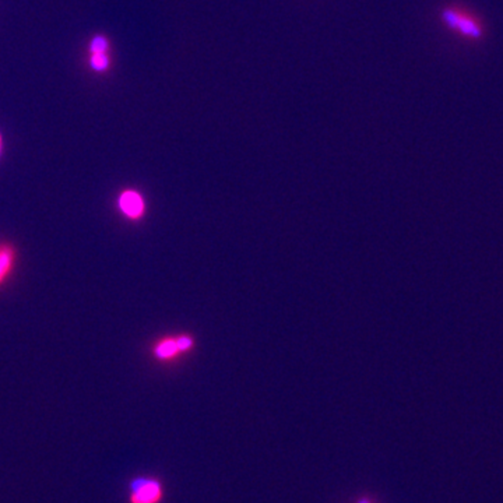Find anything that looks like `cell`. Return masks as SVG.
Wrapping results in <instances>:
<instances>
[{
	"instance_id": "cell-1",
	"label": "cell",
	"mask_w": 503,
	"mask_h": 503,
	"mask_svg": "<svg viewBox=\"0 0 503 503\" xmlns=\"http://www.w3.org/2000/svg\"><path fill=\"white\" fill-rule=\"evenodd\" d=\"M440 22L447 31L467 41L479 42L486 35V26L482 17L460 3L446 5L440 10Z\"/></svg>"
},
{
	"instance_id": "cell-2",
	"label": "cell",
	"mask_w": 503,
	"mask_h": 503,
	"mask_svg": "<svg viewBox=\"0 0 503 503\" xmlns=\"http://www.w3.org/2000/svg\"><path fill=\"white\" fill-rule=\"evenodd\" d=\"M131 503H160L163 486L154 478H136L131 482Z\"/></svg>"
},
{
	"instance_id": "cell-3",
	"label": "cell",
	"mask_w": 503,
	"mask_h": 503,
	"mask_svg": "<svg viewBox=\"0 0 503 503\" xmlns=\"http://www.w3.org/2000/svg\"><path fill=\"white\" fill-rule=\"evenodd\" d=\"M120 208L123 210V213L129 217H139L142 215L143 210H145V204L142 197L135 193V192H124L120 196Z\"/></svg>"
},
{
	"instance_id": "cell-4",
	"label": "cell",
	"mask_w": 503,
	"mask_h": 503,
	"mask_svg": "<svg viewBox=\"0 0 503 503\" xmlns=\"http://www.w3.org/2000/svg\"><path fill=\"white\" fill-rule=\"evenodd\" d=\"M178 349H179V347H178L176 341H165L158 347L157 354L163 358H168V356H172Z\"/></svg>"
},
{
	"instance_id": "cell-5",
	"label": "cell",
	"mask_w": 503,
	"mask_h": 503,
	"mask_svg": "<svg viewBox=\"0 0 503 503\" xmlns=\"http://www.w3.org/2000/svg\"><path fill=\"white\" fill-rule=\"evenodd\" d=\"M91 65L95 70H105L109 65L108 56L105 53H92L91 58Z\"/></svg>"
},
{
	"instance_id": "cell-6",
	"label": "cell",
	"mask_w": 503,
	"mask_h": 503,
	"mask_svg": "<svg viewBox=\"0 0 503 503\" xmlns=\"http://www.w3.org/2000/svg\"><path fill=\"white\" fill-rule=\"evenodd\" d=\"M108 48V41L104 37H97L91 44L92 53H105Z\"/></svg>"
},
{
	"instance_id": "cell-7",
	"label": "cell",
	"mask_w": 503,
	"mask_h": 503,
	"mask_svg": "<svg viewBox=\"0 0 503 503\" xmlns=\"http://www.w3.org/2000/svg\"><path fill=\"white\" fill-rule=\"evenodd\" d=\"M8 267H9V256L2 255V256H0V277L3 276V273L6 272Z\"/></svg>"
},
{
	"instance_id": "cell-8",
	"label": "cell",
	"mask_w": 503,
	"mask_h": 503,
	"mask_svg": "<svg viewBox=\"0 0 503 503\" xmlns=\"http://www.w3.org/2000/svg\"><path fill=\"white\" fill-rule=\"evenodd\" d=\"M178 347H179V349H185V348H189L190 345H192V341L189 340V338H186V337H182V338H179L178 341Z\"/></svg>"
},
{
	"instance_id": "cell-9",
	"label": "cell",
	"mask_w": 503,
	"mask_h": 503,
	"mask_svg": "<svg viewBox=\"0 0 503 503\" xmlns=\"http://www.w3.org/2000/svg\"><path fill=\"white\" fill-rule=\"evenodd\" d=\"M359 503H370V502H369V500H368V499H362V500H361V502H359Z\"/></svg>"
},
{
	"instance_id": "cell-10",
	"label": "cell",
	"mask_w": 503,
	"mask_h": 503,
	"mask_svg": "<svg viewBox=\"0 0 503 503\" xmlns=\"http://www.w3.org/2000/svg\"><path fill=\"white\" fill-rule=\"evenodd\" d=\"M0 142H2V140H0Z\"/></svg>"
}]
</instances>
